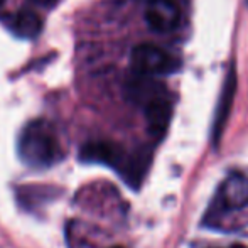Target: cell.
Listing matches in <instances>:
<instances>
[{
    "mask_svg": "<svg viewBox=\"0 0 248 248\" xmlns=\"http://www.w3.org/2000/svg\"><path fill=\"white\" fill-rule=\"evenodd\" d=\"M17 152L24 164L34 169H47L61 162L64 150L54 127L44 118H37L20 130Z\"/></svg>",
    "mask_w": 248,
    "mask_h": 248,
    "instance_id": "cell-2",
    "label": "cell"
},
{
    "mask_svg": "<svg viewBox=\"0 0 248 248\" xmlns=\"http://www.w3.org/2000/svg\"><path fill=\"white\" fill-rule=\"evenodd\" d=\"M232 248H245V247H242V245H235V247H232Z\"/></svg>",
    "mask_w": 248,
    "mask_h": 248,
    "instance_id": "cell-11",
    "label": "cell"
},
{
    "mask_svg": "<svg viewBox=\"0 0 248 248\" xmlns=\"http://www.w3.org/2000/svg\"><path fill=\"white\" fill-rule=\"evenodd\" d=\"M10 29H12V32L16 36L22 37V39H34V37H37L41 34L43 19L34 10H19L14 16L12 22H10Z\"/></svg>",
    "mask_w": 248,
    "mask_h": 248,
    "instance_id": "cell-9",
    "label": "cell"
},
{
    "mask_svg": "<svg viewBox=\"0 0 248 248\" xmlns=\"http://www.w3.org/2000/svg\"><path fill=\"white\" fill-rule=\"evenodd\" d=\"M79 160L86 164H103L115 169L130 186H140L149 169L150 152L140 149L128 154L122 145L108 140L86 142L79 150Z\"/></svg>",
    "mask_w": 248,
    "mask_h": 248,
    "instance_id": "cell-1",
    "label": "cell"
},
{
    "mask_svg": "<svg viewBox=\"0 0 248 248\" xmlns=\"http://www.w3.org/2000/svg\"><path fill=\"white\" fill-rule=\"evenodd\" d=\"M135 75L137 76H134V78L127 83V88H125L128 100H130L132 103L145 107V105L150 103L154 98L167 93L162 85L154 81L152 76L139 75V73H135Z\"/></svg>",
    "mask_w": 248,
    "mask_h": 248,
    "instance_id": "cell-8",
    "label": "cell"
},
{
    "mask_svg": "<svg viewBox=\"0 0 248 248\" xmlns=\"http://www.w3.org/2000/svg\"><path fill=\"white\" fill-rule=\"evenodd\" d=\"M110 248H124V247H110Z\"/></svg>",
    "mask_w": 248,
    "mask_h": 248,
    "instance_id": "cell-13",
    "label": "cell"
},
{
    "mask_svg": "<svg viewBox=\"0 0 248 248\" xmlns=\"http://www.w3.org/2000/svg\"><path fill=\"white\" fill-rule=\"evenodd\" d=\"M32 3H36V5H41V7H52L58 0H31Z\"/></svg>",
    "mask_w": 248,
    "mask_h": 248,
    "instance_id": "cell-10",
    "label": "cell"
},
{
    "mask_svg": "<svg viewBox=\"0 0 248 248\" xmlns=\"http://www.w3.org/2000/svg\"><path fill=\"white\" fill-rule=\"evenodd\" d=\"M221 209H242L248 204V177L240 172L230 174L218 193Z\"/></svg>",
    "mask_w": 248,
    "mask_h": 248,
    "instance_id": "cell-6",
    "label": "cell"
},
{
    "mask_svg": "<svg viewBox=\"0 0 248 248\" xmlns=\"http://www.w3.org/2000/svg\"><path fill=\"white\" fill-rule=\"evenodd\" d=\"M145 120H147V130L155 140L166 135L169 128L170 118H172V103L166 95H160L154 98L150 103L144 107Z\"/></svg>",
    "mask_w": 248,
    "mask_h": 248,
    "instance_id": "cell-5",
    "label": "cell"
},
{
    "mask_svg": "<svg viewBox=\"0 0 248 248\" xmlns=\"http://www.w3.org/2000/svg\"><path fill=\"white\" fill-rule=\"evenodd\" d=\"M235 92H236V69L235 66H232L228 69L225 83H223L221 95H219L218 108H216V115H215V125H213V140H215V145H218V142L221 140L223 130H225V125L230 117V110L233 107Z\"/></svg>",
    "mask_w": 248,
    "mask_h": 248,
    "instance_id": "cell-7",
    "label": "cell"
},
{
    "mask_svg": "<svg viewBox=\"0 0 248 248\" xmlns=\"http://www.w3.org/2000/svg\"><path fill=\"white\" fill-rule=\"evenodd\" d=\"M132 68L139 75L164 76L172 75L181 68V62L164 49L152 44H139L132 51Z\"/></svg>",
    "mask_w": 248,
    "mask_h": 248,
    "instance_id": "cell-3",
    "label": "cell"
},
{
    "mask_svg": "<svg viewBox=\"0 0 248 248\" xmlns=\"http://www.w3.org/2000/svg\"><path fill=\"white\" fill-rule=\"evenodd\" d=\"M3 2H5V0H0V7H2V5H3Z\"/></svg>",
    "mask_w": 248,
    "mask_h": 248,
    "instance_id": "cell-12",
    "label": "cell"
},
{
    "mask_svg": "<svg viewBox=\"0 0 248 248\" xmlns=\"http://www.w3.org/2000/svg\"><path fill=\"white\" fill-rule=\"evenodd\" d=\"M181 10L174 0H149L145 9V20L157 32H170L177 27Z\"/></svg>",
    "mask_w": 248,
    "mask_h": 248,
    "instance_id": "cell-4",
    "label": "cell"
}]
</instances>
